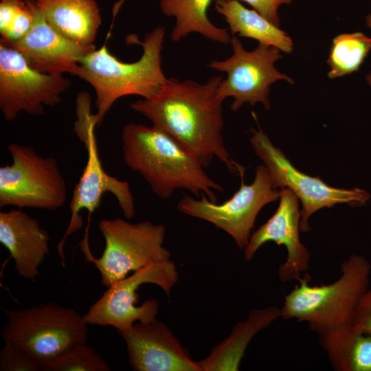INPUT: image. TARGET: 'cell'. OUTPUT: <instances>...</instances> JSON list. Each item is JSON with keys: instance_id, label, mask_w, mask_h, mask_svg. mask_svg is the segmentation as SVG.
<instances>
[{"instance_id": "cell-1", "label": "cell", "mask_w": 371, "mask_h": 371, "mask_svg": "<svg viewBox=\"0 0 371 371\" xmlns=\"http://www.w3.org/2000/svg\"><path fill=\"white\" fill-rule=\"evenodd\" d=\"M221 81V76H212L204 84L170 78L155 96L129 106L177 139L204 168L216 157L243 179L245 168L229 155L222 135L223 100L218 96Z\"/></svg>"}, {"instance_id": "cell-2", "label": "cell", "mask_w": 371, "mask_h": 371, "mask_svg": "<svg viewBox=\"0 0 371 371\" xmlns=\"http://www.w3.org/2000/svg\"><path fill=\"white\" fill-rule=\"evenodd\" d=\"M122 142L126 165L139 172L161 199L169 198L179 189L197 197L204 194L211 201L216 202L215 192L224 191L189 150L153 125L126 124L122 129Z\"/></svg>"}, {"instance_id": "cell-3", "label": "cell", "mask_w": 371, "mask_h": 371, "mask_svg": "<svg viewBox=\"0 0 371 371\" xmlns=\"http://www.w3.org/2000/svg\"><path fill=\"white\" fill-rule=\"evenodd\" d=\"M165 34V28L159 25L148 32L143 41H130L143 47L142 56L134 63L120 61L105 45L81 60L77 76L95 90L98 126L117 99L129 95L152 98L168 81L161 68Z\"/></svg>"}, {"instance_id": "cell-4", "label": "cell", "mask_w": 371, "mask_h": 371, "mask_svg": "<svg viewBox=\"0 0 371 371\" xmlns=\"http://www.w3.org/2000/svg\"><path fill=\"white\" fill-rule=\"evenodd\" d=\"M341 276L328 284L311 285L306 273L299 279L280 308V317L306 322L318 335L351 325L363 295L369 289L371 265L363 256L351 254L341 265Z\"/></svg>"}, {"instance_id": "cell-5", "label": "cell", "mask_w": 371, "mask_h": 371, "mask_svg": "<svg viewBox=\"0 0 371 371\" xmlns=\"http://www.w3.org/2000/svg\"><path fill=\"white\" fill-rule=\"evenodd\" d=\"M4 343L14 344L47 369L74 349L87 343L88 324L71 308L54 302L19 310L4 309Z\"/></svg>"}, {"instance_id": "cell-6", "label": "cell", "mask_w": 371, "mask_h": 371, "mask_svg": "<svg viewBox=\"0 0 371 371\" xmlns=\"http://www.w3.org/2000/svg\"><path fill=\"white\" fill-rule=\"evenodd\" d=\"M76 113L77 120L74 122V131L85 145L87 154L85 167L74 188L69 208L71 218L63 238L57 245L58 254L63 265H65L64 245L67 238L80 229L83 220L80 215L82 210L89 213L88 223L84 239L89 240L90 218L100 203L102 195L110 192L116 198L118 205L126 219H131L136 214L133 195L130 185L109 175L102 167L99 156L95 127L98 126L97 113L91 112L89 95L85 92L79 93L76 100Z\"/></svg>"}, {"instance_id": "cell-7", "label": "cell", "mask_w": 371, "mask_h": 371, "mask_svg": "<svg viewBox=\"0 0 371 371\" xmlns=\"http://www.w3.org/2000/svg\"><path fill=\"white\" fill-rule=\"evenodd\" d=\"M12 162L0 167V207L55 211L67 199L66 181L56 160L29 146H8Z\"/></svg>"}, {"instance_id": "cell-8", "label": "cell", "mask_w": 371, "mask_h": 371, "mask_svg": "<svg viewBox=\"0 0 371 371\" xmlns=\"http://www.w3.org/2000/svg\"><path fill=\"white\" fill-rule=\"evenodd\" d=\"M98 227L104 238L102 255L85 258L100 272L106 287L150 264L170 260L171 253L163 246L166 228L148 221L132 223L121 218L102 219Z\"/></svg>"}, {"instance_id": "cell-9", "label": "cell", "mask_w": 371, "mask_h": 371, "mask_svg": "<svg viewBox=\"0 0 371 371\" xmlns=\"http://www.w3.org/2000/svg\"><path fill=\"white\" fill-rule=\"evenodd\" d=\"M250 142L256 155L267 168L273 188H289L301 201L300 229L302 232L310 230L309 217L322 207H330L338 203L363 206L371 197L365 190L334 188L319 177H313L300 172L272 144L260 128L253 131Z\"/></svg>"}, {"instance_id": "cell-10", "label": "cell", "mask_w": 371, "mask_h": 371, "mask_svg": "<svg viewBox=\"0 0 371 371\" xmlns=\"http://www.w3.org/2000/svg\"><path fill=\"white\" fill-rule=\"evenodd\" d=\"M177 280V267L170 260L146 265L108 286L83 315L84 319L88 324L111 326L117 331L128 328L136 321L152 322L158 313L159 303L152 299L136 306L139 299L137 289L144 284H154L170 297L171 289Z\"/></svg>"}, {"instance_id": "cell-11", "label": "cell", "mask_w": 371, "mask_h": 371, "mask_svg": "<svg viewBox=\"0 0 371 371\" xmlns=\"http://www.w3.org/2000/svg\"><path fill=\"white\" fill-rule=\"evenodd\" d=\"M282 192V189L273 188L267 168L260 164L256 168L253 183L247 185L241 179L240 188L223 203L211 201L204 194L201 199H194L183 193L177 203V210L223 229L240 249L244 250L258 212L266 204L278 200Z\"/></svg>"}, {"instance_id": "cell-12", "label": "cell", "mask_w": 371, "mask_h": 371, "mask_svg": "<svg viewBox=\"0 0 371 371\" xmlns=\"http://www.w3.org/2000/svg\"><path fill=\"white\" fill-rule=\"evenodd\" d=\"M233 54L224 60H212L207 66L227 77L222 80L218 88V96L222 100L232 97L231 109L236 111L244 103L262 104L270 109V85L280 80L293 83V80L276 69L274 63L282 57L278 48L259 43L253 51L245 50L236 36L231 38Z\"/></svg>"}, {"instance_id": "cell-13", "label": "cell", "mask_w": 371, "mask_h": 371, "mask_svg": "<svg viewBox=\"0 0 371 371\" xmlns=\"http://www.w3.org/2000/svg\"><path fill=\"white\" fill-rule=\"evenodd\" d=\"M70 86L68 78L35 70L19 52L0 43V109L6 121L21 111L43 115L45 106L61 102Z\"/></svg>"}, {"instance_id": "cell-14", "label": "cell", "mask_w": 371, "mask_h": 371, "mask_svg": "<svg viewBox=\"0 0 371 371\" xmlns=\"http://www.w3.org/2000/svg\"><path fill=\"white\" fill-rule=\"evenodd\" d=\"M282 190L276 212L251 234L244 249V258L251 260L260 247L267 242L284 245L287 258L279 266L278 275L282 282H287L299 280L302 273L308 271L311 256L300 239L299 199L289 188Z\"/></svg>"}, {"instance_id": "cell-15", "label": "cell", "mask_w": 371, "mask_h": 371, "mask_svg": "<svg viewBox=\"0 0 371 371\" xmlns=\"http://www.w3.org/2000/svg\"><path fill=\"white\" fill-rule=\"evenodd\" d=\"M124 339L128 363L135 371H201L168 326L155 319L118 331Z\"/></svg>"}, {"instance_id": "cell-16", "label": "cell", "mask_w": 371, "mask_h": 371, "mask_svg": "<svg viewBox=\"0 0 371 371\" xmlns=\"http://www.w3.org/2000/svg\"><path fill=\"white\" fill-rule=\"evenodd\" d=\"M8 46L19 52L35 70L55 76L65 73L77 76L81 60L96 49L95 45L80 44L60 35L37 8L30 31Z\"/></svg>"}, {"instance_id": "cell-17", "label": "cell", "mask_w": 371, "mask_h": 371, "mask_svg": "<svg viewBox=\"0 0 371 371\" xmlns=\"http://www.w3.org/2000/svg\"><path fill=\"white\" fill-rule=\"evenodd\" d=\"M0 243L20 277L34 281L40 276L39 267L49 251V235L36 218L19 208L1 212Z\"/></svg>"}, {"instance_id": "cell-18", "label": "cell", "mask_w": 371, "mask_h": 371, "mask_svg": "<svg viewBox=\"0 0 371 371\" xmlns=\"http://www.w3.org/2000/svg\"><path fill=\"white\" fill-rule=\"evenodd\" d=\"M35 3L60 35L80 44L94 45L102 22L95 0H35Z\"/></svg>"}, {"instance_id": "cell-19", "label": "cell", "mask_w": 371, "mask_h": 371, "mask_svg": "<svg viewBox=\"0 0 371 371\" xmlns=\"http://www.w3.org/2000/svg\"><path fill=\"white\" fill-rule=\"evenodd\" d=\"M280 317L276 306L253 309L248 317L234 326L229 335L213 347L210 355L197 361L201 371H236L252 338Z\"/></svg>"}, {"instance_id": "cell-20", "label": "cell", "mask_w": 371, "mask_h": 371, "mask_svg": "<svg viewBox=\"0 0 371 371\" xmlns=\"http://www.w3.org/2000/svg\"><path fill=\"white\" fill-rule=\"evenodd\" d=\"M322 348L337 371H371V335L351 325L336 327L319 334Z\"/></svg>"}, {"instance_id": "cell-21", "label": "cell", "mask_w": 371, "mask_h": 371, "mask_svg": "<svg viewBox=\"0 0 371 371\" xmlns=\"http://www.w3.org/2000/svg\"><path fill=\"white\" fill-rule=\"evenodd\" d=\"M215 9L225 18L232 34L256 39L286 53L293 51L291 37L257 11L246 8L236 0H216Z\"/></svg>"}, {"instance_id": "cell-22", "label": "cell", "mask_w": 371, "mask_h": 371, "mask_svg": "<svg viewBox=\"0 0 371 371\" xmlns=\"http://www.w3.org/2000/svg\"><path fill=\"white\" fill-rule=\"evenodd\" d=\"M212 0H160L162 12L175 16L176 25L170 38L179 42L188 34L196 32L212 41L222 44L230 43L227 28L214 25L207 17V10Z\"/></svg>"}, {"instance_id": "cell-23", "label": "cell", "mask_w": 371, "mask_h": 371, "mask_svg": "<svg viewBox=\"0 0 371 371\" xmlns=\"http://www.w3.org/2000/svg\"><path fill=\"white\" fill-rule=\"evenodd\" d=\"M371 49V38L361 32L342 34L333 38L328 58L330 78L350 74L359 69Z\"/></svg>"}, {"instance_id": "cell-24", "label": "cell", "mask_w": 371, "mask_h": 371, "mask_svg": "<svg viewBox=\"0 0 371 371\" xmlns=\"http://www.w3.org/2000/svg\"><path fill=\"white\" fill-rule=\"evenodd\" d=\"M108 363L92 347L81 344L47 371H109Z\"/></svg>"}, {"instance_id": "cell-25", "label": "cell", "mask_w": 371, "mask_h": 371, "mask_svg": "<svg viewBox=\"0 0 371 371\" xmlns=\"http://www.w3.org/2000/svg\"><path fill=\"white\" fill-rule=\"evenodd\" d=\"M36 10V3L23 2L8 30L1 34L0 43L8 45L24 37L33 25Z\"/></svg>"}, {"instance_id": "cell-26", "label": "cell", "mask_w": 371, "mask_h": 371, "mask_svg": "<svg viewBox=\"0 0 371 371\" xmlns=\"http://www.w3.org/2000/svg\"><path fill=\"white\" fill-rule=\"evenodd\" d=\"M41 366L21 348L5 343L0 351V371H39Z\"/></svg>"}, {"instance_id": "cell-27", "label": "cell", "mask_w": 371, "mask_h": 371, "mask_svg": "<svg viewBox=\"0 0 371 371\" xmlns=\"http://www.w3.org/2000/svg\"><path fill=\"white\" fill-rule=\"evenodd\" d=\"M351 326L359 333L371 335V289L359 300Z\"/></svg>"}, {"instance_id": "cell-28", "label": "cell", "mask_w": 371, "mask_h": 371, "mask_svg": "<svg viewBox=\"0 0 371 371\" xmlns=\"http://www.w3.org/2000/svg\"><path fill=\"white\" fill-rule=\"evenodd\" d=\"M251 5L256 11L269 21L279 26L280 21L278 13L282 4H289L291 0H241Z\"/></svg>"}, {"instance_id": "cell-29", "label": "cell", "mask_w": 371, "mask_h": 371, "mask_svg": "<svg viewBox=\"0 0 371 371\" xmlns=\"http://www.w3.org/2000/svg\"><path fill=\"white\" fill-rule=\"evenodd\" d=\"M23 0H1L0 2V34L4 33L11 24ZM27 3V2H26Z\"/></svg>"}, {"instance_id": "cell-30", "label": "cell", "mask_w": 371, "mask_h": 371, "mask_svg": "<svg viewBox=\"0 0 371 371\" xmlns=\"http://www.w3.org/2000/svg\"><path fill=\"white\" fill-rule=\"evenodd\" d=\"M366 21L368 26L371 28V14L367 16Z\"/></svg>"}, {"instance_id": "cell-31", "label": "cell", "mask_w": 371, "mask_h": 371, "mask_svg": "<svg viewBox=\"0 0 371 371\" xmlns=\"http://www.w3.org/2000/svg\"><path fill=\"white\" fill-rule=\"evenodd\" d=\"M366 78L368 83L371 86V74L367 75Z\"/></svg>"}, {"instance_id": "cell-32", "label": "cell", "mask_w": 371, "mask_h": 371, "mask_svg": "<svg viewBox=\"0 0 371 371\" xmlns=\"http://www.w3.org/2000/svg\"><path fill=\"white\" fill-rule=\"evenodd\" d=\"M23 1L31 5L35 4V0H23Z\"/></svg>"}]
</instances>
